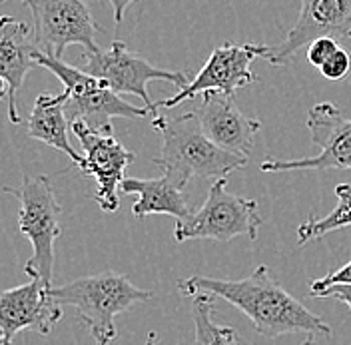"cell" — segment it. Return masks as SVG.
<instances>
[{
  "mask_svg": "<svg viewBox=\"0 0 351 345\" xmlns=\"http://www.w3.org/2000/svg\"><path fill=\"white\" fill-rule=\"evenodd\" d=\"M180 292L194 298L196 294H208L221 298L243 316L250 318L256 331L267 337H280L289 333H324L331 335L329 327L319 316L307 309L291 294H287L271 278L267 265L256 267L243 280H216L194 276L180 281Z\"/></svg>",
  "mask_w": 351,
  "mask_h": 345,
  "instance_id": "obj_1",
  "label": "cell"
},
{
  "mask_svg": "<svg viewBox=\"0 0 351 345\" xmlns=\"http://www.w3.org/2000/svg\"><path fill=\"white\" fill-rule=\"evenodd\" d=\"M152 126L162 136V152L154 164L186 186L192 178H228L247 164L245 156L216 146L204 134L194 112L180 116L158 114Z\"/></svg>",
  "mask_w": 351,
  "mask_h": 345,
  "instance_id": "obj_2",
  "label": "cell"
},
{
  "mask_svg": "<svg viewBox=\"0 0 351 345\" xmlns=\"http://www.w3.org/2000/svg\"><path fill=\"white\" fill-rule=\"evenodd\" d=\"M50 296L60 305L76 309L78 320L90 329L96 344L110 345L118 335L114 320L136 303L148 302L152 292L140 289L126 276L106 270L52 287Z\"/></svg>",
  "mask_w": 351,
  "mask_h": 345,
  "instance_id": "obj_3",
  "label": "cell"
},
{
  "mask_svg": "<svg viewBox=\"0 0 351 345\" xmlns=\"http://www.w3.org/2000/svg\"><path fill=\"white\" fill-rule=\"evenodd\" d=\"M4 192L19 200V230L32 243V256L24 263V272L52 289L54 241L62 234V208L54 188L46 176H24L19 188L6 186Z\"/></svg>",
  "mask_w": 351,
  "mask_h": 345,
  "instance_id": "obj_4",
  "label": "cell"
},
{
  "mask_svg": "<svg viewBox=\"0 0 351 345\" xmlns=\"http://www.w3.org/2000/svg\"><path fill=\"white\" fill-rule=\"evenodd\" d=\"M36 64L56 74V78L64 84V92L68 96L66 114L70 122L82 120L90 128H104L110 126L112 118H144L150 110L132 106L116 94L108 82L84 72L82 68L62 62V58H56L52 54L34 50Z\"/></svg>",
  "mask_w": 351,
  "mask_h": 345,
  "instance_id": "obj_5",
  "label": "cell"
},
{
  "mask_svg": "<svg viewBox=\"0 0 351 345\" xmlns=\"http://www.w3.org/2000/svg\"><path fill=\"white\" fill-rule=\"evenodd\" d=\"M226 178H218L204 202V206L190 217L176 222V241L188 239H216L230 241L247 236L256 239L263 219L258 212V202L230 194Z\"/></svg>",
  "mask_w": 351,
  "mask_h": 345,
  "instance_id": "obj_6",
  "label": "cell"
},
{
  "mask_svg": "<svg viewBox=\"0 0 351 345\" xmlns=\"http://www.w3.org/2000/svg\"><path fill=\"white\" fill-rule=\"evenodd\" d=\"M32 12V36L40 52L62 58L72 44L86 48V54L98 52L94 43L102 28L92 19L84 0H24Z\"/></svg>",
  "mask_w": 351,
  "mask_h": 345,
  "instance_id": "obj_7",
  "label": "cell"
},
{
  "mask_svg": "<svg viewBox=\"0 0 351 345\" xmlns=\"http://www.w3.org/2000/svg\"><path fill=\"white\" fill-rule=\"evenodd\" d=\"M82 70L108 82V86L116 94H134L144 100L146 108L158 116V106L152 102L148 94V82L162 80L170 82L178 90H184L192 80H188L186 72H174V70H164L158 66L150 64L146 58L140 54L132 52L130 48L122 40H114L108 50H98L88 54L86 64Z\"/></svg>",
  "mask_w": 351,
  "mask_h": 345,
  "instance_id": "obj_8",
  "label": "cell"
},
{
  "mask_svg": "<svg viewBox=\"0 0 351 345\" xmlns=\"http://www.w3.org/2000/svg\"><path fill=\"white\" fill-rule=\"evenodd\" d=\"M269 46H260V44H221L210 54L204 68L197 72L196 78L188 86L178 90L176 96L158 102L156 106L174 108L186 100H194L196 96H204V94L234 96L236 90L260 82V78L252 72L250 64L256 58H265Z\"/></svg>",
  "mask_w": 351,
  "mask_h": 345,
  "instance_id": "obj_9",
  "label": "cell"
},
{
  "mask_svg": "<svg viewBox=\"0 0 351 345\" xmlns=\"http://www.w3.org/2000/svg\"><path fill=\"white\" fill-rule=\"evenodd\" d=\"M306 126L319 154L300 160H265L262 172L351 170V118H343L335 104L322 102L307 112Z\"/></svg>",
  "mask_w": 351,
  "mask_h": 345,
  "instance_id": "obj_10",
  "label": "cell"
},
{
  "mask_svg": "<svg viewBox=\"0 0 351 345\" xmlns=\"http://www.w3.org/2000/svg\"><path fill=\"white\" fill-rule=\"evenodd\" d=\"M72 132L84 148V166L80 172L94 178L98 186L94 200L98 202L100 210L116 212L120 206L118 190L126 180L124 170L136 160V154L126 150L114 138L112 124L104 128H90L86 122L76 120L72 122Z\"/></svg>",
  "mask_w": 351,
  "mask_h": 345,
  "instance_id": "obj_11",
  "label": "cell"
},
{
  "mask_svg": "<svg viewBox=\"0 0 351 345\" xmlns=\"http://www.w3.org/2000/svg\"><path fill=\"white\" fill-rule=\"evenodd\" d=\"M317 38H333L337 43L351 40V0H302L298 22L284 43L271 46L265 62L287 64L304 46Z\"/></svg>",
  "mask_w": 351,
  "mask_h": 345,
  "instance_id": "obj_12",
  "label": "cell"
},
{
  "mask_svg": "<svg viewBox=\"0 0 351 345\" xmlns=\"http://www.w3.org/2000/svg\"><path fill=\"white\" fill-rule=\"evenodd\" d=\"M62 318V305L38 280L0 294V345H12L21 331L48 335Z\"/></svg>",
  "mask_w": 351,
  "mask_h": 345,
  "instance_id": "obj_13",
  "label": "cell"
},
{
  "mask_svg": "<svg viewBox=\"0 0 351 345\" xmlns=\"http://www.w3.org/2000/svg\"><path fill=\"white\" fill-rule=\"evenodd\" d=\"M192 112L196 114L204 134L216 146L238 156H250L256 134L262 128V122L245 116L238 108L234 96L204 94L199 104L194 106Z\"/></svg>",
  "mask_w": 351,
  "mask_h": 345,
  "instance_id": "obj_14",
  "label": "cell"
},
{
  "mask_svg": "<svg viewBox=\"0 0 351 345\" xmlns=\"http://www.w3.org/2000/svg\"><path fill=\"white\" fill-rule=\"evenodd\" d=\"M30 26L12 16H2L0 21V78L2 94L8 98V118L12 124H21V114L16 106V94L28 70L36 64L34 50L36 44L28 43Z\"/></svg>",
  "mask_w": 351,
  "mask_h": 345,
  "instance_id": "obj_15",
  "label": "cell"
},
{
  "mask_svg": "<svg viewBox=\"0 0 351 345\" xmlns=\"http://www.w3.org/2000/svg\"><path fill=\"white\" fill-rule=\"evenodd\" d=\"M186 184L164 174L160 178H126L120 186V192L136 194L138 202L132 206V214L138 219L160 214L180 219L192 216L188 200L184 194Z\"/></svg>",
  "mask_w": 351,
  "mask_h": 345,
  "instance_id": "obj_16",
  "label": "cell"
},
{
  "mask_svg": "<svg viewBox=\"0 0 351 345\" xmlns=\"http://www.w3.org/2000/svg\"><path fill=\"white\" fill-rule=\"evenodd\" d=\"M66 102L68 96L66 92H60L56 96L52 94H40L32 106L26 132L32 140L44 142L56 150L66 154L74 166L82 168L84 166V156L76 154L68 140V128H66Z\"/></svg>",
  "mask_w": 351,
  "mask_h": 345,
  "instance_id": "obj_17",
  "label": "cell"
},
{
  "mask_svg": "<svg viewBox=\"0 0 351 345\" xmlns=\"http://www.w3.org/2000/svg\"><path fill=\"white\" fill-rule=\"evenodd\" d=\"M214 296L196 294L192 300V320H194V345H245L230 325H219L212 318Z\"/></svg>",
  "mask_w": 351,
  "mask_h": 345,
  "instance_id": "obj_18",
  "label": "cell"
},
{
  "mask_svg": "<svg viewBox=\"0 0 351 345\" xmlns=\"http://www.w3.org/2000/svg\"><path fill=\"white\" fill-rule=\"evenodd\" d=\"M335 198L337 204L335 208L329 212L328 216L315 217L309 216L298 228V243L304 246L311 239H319V237L328 236L331 232L343 230L351 226V186L350 184H339L335 186Z\"/></svg>",
  "mask_w": 351,
  "mask_h": 345,
  "instance_id": "obj_19",
  "label": "cell"
},
{
  "mask_svg": "<svg viewBox=\"0 0 351 345\" xmlns=\"http://www.w3.org/2000/svg\"><path fill=\"white\" fill-rule=\"evenodd\" d=\"M351 70V54L341 46L326 64L319 68L322 76L328 80H341L350 74Z\"/></svg>",
  "mask_w": 351,
  "mask_h": 345,
  "instance_id": "obj_20",
  "label": "cell"
},
{
  "mask_svg": "<svg viewBox=\"0 0 351 345\" xmlns=\"http://www.w3.org/2000/svg\"><path fill=\"white\" fill-rule=\"evenodd\" d=\"M339 48H341V44L333 38H317L307 46V60H309V64L319 70Z\"/></svg>",
  "mask_w": 351,
  "mask_h": 345,
  "instance_id": "obj_21",
  "label": "cell"
},
{
  "mask_svg": "<svg viewBox=\"0 0 351 345\" xmlns=\"http://www.w3.org/2000/svg\"><path fill=\"white\" fill-rule=\"evenodd\" d=\"M348 283H351V259L346 265H341L339 270L328 274L326 278H322V280H311V283H309V294H311L313 298H317V294H322V292L328 289V287H333V285H348Z\"/></svg>",
  "mask_w": 351,
  "mask_h": 345,
  "instance_id": "obj_22",
  "label": "cell"
},
{
  "mask_svg": "<svg viewBox=\"0 0 351 345\" xmlns=\"http://www.w3.org/2000/svg\"><path fill=\"white\" fill-rule=\"evenodd\" d=\"M317 298H333L337 302H343L348 305V309L351 311V283L348 285H333L324 289L322 294H317Z\"/></svg>",
  "mask_w": 351,
  "mask_h": 345,
  "instance_id": "obj_23",
  "label": "cell"
},
{
  "mask_svg": "<svg viewBox=\"0 0 351 345\" xmlns=\"http://www.w3.org/2000/svg\"><path fill=\"white\" fill-rule=\"evenodd\" d=\"M132 2H136V0H110L114 21L118 22V24L122 22V19H124V14H126V10H128V6H130Z\"/></svg>",
  "mask_w": 351,
  "mask_h": 345,
  "instance_id": "obj_24",
  "label": "cell"
},
{
  "mask_svg": "<svg viewBox=\"0 0 351 345\" xmlns=\"http://www.w3.org/2000/svg\"><path fill=\"white\" fill-rule=\"evenodd\" d=\"M154 340H156V333H150V335H148V340H146V344H144V345H154Z\"/></svg>",
  "mask_w": 351,
  "mask_h": 345,
  "instance_id": "obj_25",
  "label": "cell"
},
{
  "mask_svg": "<svg viewBox=\"0 0 351 345\" xmlns=\"http://www.w3.org/2000/svg\"><path fill=\"white\" fill-rule=\"evenodd\" d=\"M304 345H315V344H313V340H306V342H304Z\"/></svg>",
  "mask_w": 351,
  "mask_h": 345,
  "instance_id": "obj_26",
  "label": "cell"
},
{
  "mask_svg": "<svg viewBox=\"0 0 351 345\" xmlns=\"http://www.w3.org/2000/svg\"><path fill=\"white\" fill-rule=\"evenodd\" d=\"M2 2H6V0H2Z\"/></svg>",
  "mask_w": 351,
  "mask_h": 345,
  "instance_id": "obj_27",
  "label": "cell"
}]
</instances>
